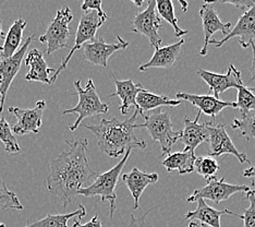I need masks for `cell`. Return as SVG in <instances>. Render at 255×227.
<instances>
[{"label":"cell","mask_w":255,"mask_h":227,"mask_svg":"<svg viewBox=\"0 0 255 227\" xmlns=\"http://www.w3.org/2000/svg\"><path fill=\"white\" fill-rule=\"evenodd\" d=\"M132 1H133V3H134V4H136V5H137L138 9H140V8L142 7L143 1H136V0H132Z\"/></svg>","instance_id":"44"},{"label":"cell","mask_w":255,"mask_h":227,"mask_svg":"<svg viewBox=\"0 0 255 227\" xmlns=\"http://www.w3.org/2000/svg\"><path fill=\"white\" fill-rule=\"evenodd\" d=\"M196 202H198V207L194 211H189L185 214V220L200 221V223L210 227H220V218L223 215H233V217L238 215L227 209L222 210V211L213 209L203 199H199Z\"/></svg>","instance_id":"23"},{"label":"cell","mask_w":255,"mask_h":227,"mask_svg":"<svg viewBox=\"0 0 255 227\" xmlns=\"http://www.w3.org/2000/svg\"><path fill=\"white\" fill-rule=\"evenodd\" d=\"M81 9H82L83 12H85V11H96L97 14L100 15L105 22L108 19L107 14L104 12L102 9L101 0H84L82 5H81Z\"/></svg>","instance_id":"35"},{"label":"cell","mask_w":255,"mask_h":227,"mask_svg":"<svg viewBox=\"0 0 255 227\" xmlns=\"http://www.w3.org/2000/svg\"><path fill=\"white\" fill-rule=\"evenodd\" d=\"M0 141L4 144V150L9 154H20L21 148L16 141L9 122L4 117H0Z\"/></svg>","instance_id":"31"},{"label":"cell","mask_w":255,"mask_h":227,"mask_svg":"<svg viewBox=\"0 0 255 227\" xmlns=\"http://www.w3.org/2000/svg\"><path fill=\"white\" fill-rule=\"evenodd\" d=\"M208 133H210V139H208V143H210V150H208V154L213 157H218L224 154H231L237 157L241 164H251L250 161L248 159V155L246 153H241L238 151L235 147L233 140L228 136L227 131H226V124L224 125H215L214 122L208 121Z\"/></svg>","instance_id":"11"},{"label":"cell","mask_w":255,"mask_h":227,"mask_svg":"<svg viewBox=\"0 0 255 227\" xmlns=\"http://www.w3.org/2000/svg\"><path fill=\"white\" fill-rule=\"evenodd\" d=\"M66 143L70 149L50 162V173L46 179L48 192L61 202L63 208L79 196L80 189L88 187L98 176L89 164L88 140H66Z\"/></svg>","instance_id":"1"},{"label":"cell","mask_w":255,"mask_h":227,"mask_svg":"<svg viewBox=\"0 0 255 227\" xmlns=\"http://www.w3.org/2000/svg\"><path fill=\"white\" fill-rule=\"evenodd\" d=\"M138 112L135 110L132 117L125 121H120L116 117L112 119L103 118L96 125L82 124L96 137L100 149L109 157H119L125 154L128 150L145 149L146 142L135 136L136 118Z\"/></svg>","instance_id":"2"},{"label":"cell","mask_w":255,"mask_h":227,"mask_svg":"<svg viewBox=\"0 0 255 227\" xmlns=\"http://www.w3.org/2000/svg\"><path fill=\"white\" fill-rule=\"evenodd\" d=\"M196 156L195 152L184 149L182 152L168 154L163 161V166L167 172L177 171L179 175H187L194 172Z\"/></svg>","instance_id":"25"},{"label":"cell","mask_w":255,"mask_h":227,"mask_svg":"<svg viewBox=\"0 0 255 227\" xmlns=\"http://www.w3.org/2000/svg\"><path fill=\"white\" fill-rule=\"evenodd\" d=\"M159 176L157 173H145L140 171L137 167H133L130 173L125 174L123 176L124 183L131 192L133 198V210H137L140 206V198L144 190L149 185H154L158 182Z\"/></svg>","instance_id":"18"},{"label":"cell","mask_w":255,"mask_h":227,"mask_svg":"<svg viewBox=\"0 0 255 227\" xmlns=\"http://www.w3.org/2000/svg\"><path fill=\"white\" fill-rule=\"evenodd\" d=\"M129 43L127 40L117 36V42L106 43L103 37L95 38L91 43L83 45V58L94 66H101L106 68L108 66L109 57L114 55L116 51L126 49Z\"/></svg>","instance_id":"14"},{"label":"cell","mask_w":255,"mask_h":227,"mask_svg":"<svg viewBox=\"0 0 255 227\" xmlns=\"http://www.w3.org/2000/svg\"><path fill=\"white\" fill-rule=\"evenodd\" d=\"M46 102L40 100L36 103L34 108L22 109L19 107H9V112L14 115L18 121L11 128L13 133L19 136L28 135V133H38L42 127L43 114L46 108Z\"/></svg>","instance_id":"12"},{"label":"cell","mask_w":255,"mask_h":227,"mask_svg":"<svg viewBox=\"0 0 255 227\" xmlns=\"http://www.w3.org/2000/svg\"><path fill=\"white\" fill-rule=\"evenodd\" d=\"M0 208L2 210L12 209V210H23V206L16 197L14 192L10 191L5 186L3 179L0 178Z\"/></svg>","instance_id":"33"},{"label":"cell","mask_w":255,"mask_h":227,"mask_svg":"<svg viewBox=\"0 0 255 227\" xmlns=\"http://www.w3.org/2000/svg\"><path fill=\"white\" fill-rule=\"evenodd\" d=\"M188 227H207V226L198 222V221H192V222L189 223Z\"/></svg>","instance_id":"41"},{"label":"cell","mask_w":255,"mask_h":227,"mask_svg":"<svg viewBox=\"0 0 255 227\" xmlns=\"http://www.w3.org/2000/svg\"><path fill=\"white\" fill-rule=\"evenodd\" d=\"M25 66L30 68L27 74L25 75V80L30 82H40L45 84L50 83L49 74L55 72V69L49 68L44 59L43 52L39 49L34 48L27 52L25 58Z\"/></svg>","instance_id":"21"},{"label":"cell","mask_w":255,"mask_h":227,"mask_svg":"<svg viewBox=\"0 0 255 227\" xmlns=\"http://www.w3.org/2000/svg\"><path fill=\"white\" fill-rule=\"evenodd\" d=\"M183 101L180 100H172L167 95H158L154 94L147 90L138 93L136 96V108L138 114L145 115L146 112H152L154 109H157L161 106H169L176 107L178 105H181Z\"/></svg>","instance_id":"24"},{"label":"cell","mask_w":255,"mask_h":227,"mask_svg":"<svg viewBox=\"0 0 255 227\" xmlns=\"http://www.w3.org/2000/svg\"><path fill=\"white\" fill-rule=\"evenodd\" d=\"M201 113L199 112L194 120H191L189 117H185L184 128L181 130V138L179 141L184 144L187 150L195 152L200 144L208 142L210 139V133H208V121H205L204 124H199Z\"/></svg>","instance_id":"19"},{"label":"cell","mask_w":255,"mask_h":227,"mask_svg":"<svg viewBox=\"0 0 255 227\" xmlns=\"http://www.w3.org/2000/svg\"><path fill=\"white\" fill-rule=\"evenodd\" d=\"M181 3V5H182V11L183 12H187V8H188V2H184V1H179Z\"/></svg>","instance_id":"43"},{"label":"cell","mask_w":255,"mask_h":227,"mask_svg":"<svg viewBox=\"0 0 255 227\" xmlns=\"http://www.w3.org/2000/svg\"><path fill=\"white\" fill-rule=\"evenodd\" d=\"M131 150H128L117 165H115L109 171L98 175L96 179L90 186L85 188L80 189L79 195L84 197H100L102 202H108L110 207V219L114 218V213L116 211V195L115 189L117 186L119 176L123 173L128 159L130 157Z\"/></svg>","instance_id":"5"},{"label":"cell","mask_w":255,"mask_h":227,"mask_svg":"<svg viewBox=\"0 0 255 227\" xmlns=\"http://www.w3.org/2000/svg\"><path fill=\"white\" fill-rule=\"evenodd\" d=\"M238 37L239 38V44L243 48L250 47L251 44L255 40V4L252 8L249 9L246 12H243L238 20L237 24L231 28L230 32L226 35L223 39H211L210 45H214L216 47H222V46L227 43L229 39Z\"/></svg>","instance_id":"15"},{"label":"cell","mask_w":255,"mask_h":227,"mask_svg":"<svg viewBox=\"0 0 255 227\" xmlns=\"http://www.w3.org/2000/svg\"><path fill=\"white\" fill-rule=\"evenodd\" d=\"M73 20V14L69 7H63L57 11L54 20L50 22L45 34L38 38L40 43L46 44L48 56L61 48H68V39L70 37L69 24Z\"/></svg>","instance_id":"6"},{"label":"cell","mask_w":255,"mask_h":227,"mask_svg":"<svg viewBox=\"0 0 255 227\" xmlns=\"http://www.w3.org/2000/svg\"><path fill=\"white\" fill-rule=\"evenodd\" d=\"M86 215V210L84 206H79V209L75 211L67 214H48L42 220L36 221L32 224H28L24 227H69L68 222L71 219H82Z\"/></svg>","instance_id":"27"},{"label":"cell","mask_w":255,"mask_h":227,"mask_svg":"<svg viewBox=\"0 0 255 227\" xmlns=\"http://www.w3.org/2000/svg\"><path fill=\"white\" fill-rule=\"evenodd\" d=\"M143 124H136L137 129L145 128L153 141L159 143L161 155L170 154L172 147L181 138V131H173L170 114L157 108L147 115H143Z\"/></svg>","instance_id":"4"},{"label":"cell","mask_w":255,"mask_h":227,"mask_svg":"<svg viewBox=\"0 0 255 227\" xmlns=\"http://www.w3.org/2000/svg\"><path fill=\"white\" fill-rule=\"evenodd\" d=\"M194 171L198 173L200 176L205 178V180L216 177V174L219 171V163L215 157L205 155L196 157Z\"/></svg>","instance_id":"30"},{"label":"cell","mask_w":255,"mask_h":227,"mask_svg":"<svg viewBox=\"0 0 255 227\" xmlns=\"http://www.w3.org/2000/svg\"><path fill=\"white\" fill-rule=\"evenodd\" d=\"M104 23H105V21H104L102 17L97 14L96 11H85V12L82 14L79 22L77 33H75L73 47L70 49V52H69L68 56L62 60L61 65L58 67V69L55 70L54 74L51 75L50 78L51 84L56 82L58 75L61 73L62 70L66 69L67 65L69 63V61H70L74 52L78 49H81V47H83L84 44L91 43L95 39V35L97 31L100 30Z\"/></svg>","instance_id":"7"},{"label":"cell","mask_w":255,"mask_h":227,"mask_svg":"<svg viewBox=\"0 0 255 227\" xmlns=\"http://www.w3.org/2000/svg\"><path fill=\"white\" fill-rule=\"evenodd\" d=\"M0 227H5V225L2 224V223H0Z\"/></svg>","instance_id":"45"},{"label":"cell","mask_w":255,"mask_h":227,"mask_svg":"<svg viewBox=\"0 0 255 227\" xmlns=\"http://www.w3.org/2000/svg\"><path fill=\"white\" fill-rule=\"evenodd\" d=\"M176 100L185 101L192 104L193 106L199 108V112L206 116H210L213 118V122H215L216 116L220 114L222 110L227 107L237 108V105L234 102H225L215 98L211 94L207 95H199V94H191V93L178 92L176 95Z\"/></svg>","instance_id":"17"},{"label":"cell","mask_w":255,"mask_h":227,"mask_svg":"<svg viewBox=\"0 0 255 227\" xmlns=\"http://www.w3.org/2000/svg\"><path fill=\"white\" fill-rule=\"evenodd\" d=\"M243 177L250 178L251 179V183H252V186H254V187H255V166L249 167L248 170H246L245 172H243Z\"/></svg>","instance_id":"39"},{"label":"cell","mask_w":255,"mask_h":227,"mask_svg":"<svg viewBox=\"0 0 255 227\" xmlns=\"http://www.w3.org/2000/svg\"><path fill=\"white\" fill-rule=\"evenodd\" d=\"M251 47H252V66H251L252 77H251L250 81H249V83L255 82V44L254 43L251 44Z\"/></svg>","instance_id":"40"},{"label":"cell","mask_w":255,"mask_h":227,"mask_svg":"<svg viewBox=\"0 0 255 227\" xmlns=\"http://www.w3.org/2000/svg\"><path fill=\"white\" fill-rule=\"evenodd\" d=\"M206 186L201 189H196L188 199V203H194L199 199L211 200L219 205L220 202L228 200L231 196L238 192H248L250 191V187L247 185H234L225 182V178L218 179L213 177L206 180Z\"/></svg>","instance_id":"9"},{"label":"cell","mask_w":255,"mask_h":227,"mask_svg":"<svg viewBox=\"0 0 255 227\" xmlns=\"http://www.w3.org/2000/svg\"><path fill=\"white\" fill-rule=\"evenodd\" d=\"M116 92L110 94V97L117 96L121 100L120 112L124 116H127L129 113L130 107L134 106L136 108V96L138 93L145 91L141 83H134L131 79L128 80H117L115 77Z\"/></svg>","instance_id":"22"},{"label":"cell","mask_w":255,"mask_h":227,"mask_svg":"<svg viewBox=\"0 0 255 227\" xmlns=\"http://www.w3.org/2000/svg\"><path fill=\"white\" fill-rule=\"evenodd\" d=\"M246 199L250 202V207L245 210L242 215H237V218L243 221V227H255V190L246 192Z\"/></svg>","instance_id":"34"},{"label":"cell","mask_w":255,"mask_h":227,"mask_svg":"<svg viewBox=\"0 0 255 227\" xmlns=\"http://www.w3.org/2000/svg\"><path fill=\"white\" fill-rule=\"evenodd\" d=\"M74 87L77 90L79 102L74 107L63 110V115L78 114V118L72 125L69 126V130L75 131L83 124L85 118L93 117L100 114H107L110 108L109 103L102 102L100 95L97 94L96 86L92 79H89L85 87L81 86V80L74 81Z\"/></svg>","instance_id":"3"},{"label":"cell","mask_w":255,"mask_h":227,"mask_svg":"<svg viewBox=\"0 0 255 227\" xmlns=\"http://www.w3.org/2000/svg\"><path fill=\"white\" fill-rule=\"evenodd\" d=\"M156 10H157V13L160 16V19H164L172 26L173 31H175V36L182 37L183 35H187L189 33V31L182 30V28L179 26L178 19L175 14V7H173V2L171 0H160V1H156Z\"/></svg>","instance_id":"28"},{"label":"cell","mask_w":255,"mask_h":227,"mask_svg":"<svg viewBox=\"0 0 255 227\" xmlns=\"http://www.w3.org/2000/svg\"><path fill=\"white\" fill-rule=\"evenodd\" d=\"M72 227H103V225H102V221L100 220V218H98V215H95L90 222L85 224H81L80 219H75Z\"/></svg>","instance_id":"36"},{"label":"cell","mask_w":255,"mask_h":227,"mask_svg":"<svg viewBox=\"0 0 255 227\" xmlns=\"http://www.w3.org/2000/svg\"><path fill=\"white\" fill-rule=\"evenodd\" d=\"M34 36L31 35L25 39L24 44L12 57L8 58V59H0V115L3 113L4 102L9 87L14 80L15 75L20 71L23 59H24L25 54H27L28 46L31 45Z\"/></svg>","instance_id":"10"},{"label":"cell","mask_w":255,"mask_h":227,"mask_svg":"<svg viewBox=\"0 0 255 227\" xmlns=\"http://www.w3.org/2000/svg\"><path fill=\"white\" fill-rule=\"evenodd\" d=\"M231 128L239 130L241 136L245 137L248 141L255 139V113L241 116L240 119H234L231 122Z\"/></svg>","instance_id":"32"},{"label":"cell","mask_w":255,"mask_h":227,"mask_svg":"<svg viewBox=\"0 0 255 227\" xmlns=\"http://www.w3.org/2000/svg\"><path fill=\"white\" fill-rule=\"evenodd\" d=\"M223 3H230L234 4L238 9L242 10L243 12H246L250 8H252L255 4V1H223Z\"/></svg>","instance_id":"38"},{"label":"cell","mask_w":255,"mask_h":227,"mask_svg":"<svg viewBox=\"0 0 255 227\" xmlns=\"http://www.w3.org/2000/svg\"><path fill=\"white\" fill-rule=\"evenodd\" d=\"M26 25L27 21L18 19L10 26L8 33H5L4 43L2 46H0V57H1V59H8L18 51L23 39V32H24Z\"/></svg>","instance_id":"26"},{"label":"cell","mask_w":255,"mask_h":227,"mask_svg":"<svg viewBox=\"0 0 255 227\" xmlns=\"http://www.w3.org/2000/svg\"><path fill=\"white\" fill-rule=\"evenodd\" d=\"M131 31L144 35L149 40L154 50L160 47L163 39L159 35L161 28V19L156 10L155 0H148L146 9L138 11L131 20Z\"/></svg>","instance_id":"8"},{"label":"cell","mask_w":255,"mask_h":227,"mask_svg":"<svg viewBox=\"0 0 255 227\" xmlns=\"http://www.w3.org/2000/svg\"><path fill=\"white\" fill-rule=\"evenodd\" d=\"M149 212H150V209L147 210L145 213L142 214L141 217H138V218L134 217V215L132 214L129 227H145V219H146L147 215L149 214Z\"/></svg>","instance_id":"37"},{"label":"cell","mask_w":255,"mask_h":227,"mask_svg":"<svg viewBox=\"0 0 255 227\" xmlns=\"http://www.w3.org/2000/svg\"><path fill=\"white\" fill-rule=\"evenodd\" d=\"M198 74L210 86L211 95L215 98H219L220 94L229 89L238 90L245 84L241 78V72L234 65L228 66L227 73L225 74L211 72L205 69H199Z\"/></svg>","instance_id":"13"},{"label":"cell","mask_w":255,"mask_h":227,"mask_svg":"<svg viewBox=\"0 0 255 227\" xmlns=\"http://www.w3.org/2000/svg\"><path fill=\"white\" fill-rule=\"evenodd\" d=\"M5 37V33L2 31V21L0 19V39H3Z\"/></svg>","instance_id":"42"},{"label":"cell","mask_w":255,"mask_h":227,"mask_svg":"<svg viewBox=\"0 0 255 227\" xmlns=\"http://www.w3.org/2000/svg\"><path fill=\"white\" fill-rule=\"evenodd\" d=\"M184 44V39H180L179 42L159 47L154 51L153 57L150 58L149 61L143 63L138 70L141 72L146 71L150 68H160V69H169L179 60L181 54L182 45Z\"/></svg>","instance_id":"20"},{"label":"cell","mask_w":255,"mask_h":227,"mask_svg":"<svg viewBox=\"0 0 255 227\" xmlns=\"http://www.w3.org/2000/svg\"><path fill=\"white\" fill-rule=\"evenodd\" d=\"M200 15L202 19L203 31H204V42H203L200 55L204 57L208 52V46H210L212 35L216 32H222L224 36H226L231 30V23H224L220 21L215 7H214V1H206L203 4L200 10Z\"/></svg>","instance_id":"16"},{"label":"cell","mask_w":255,"mask_h":227,"mask_svg":"<svg viewBox=\"0 0 255 227\" xmlns=\"http://www.w3.org/2000/svg\"><path fill=\"white\" fill-rule=\"evenodd\" d=\"M237 108L241 116L255 113V87H247L245 84L238 89Z\"/></svg>","instance_id":"29"}]
</instances>
